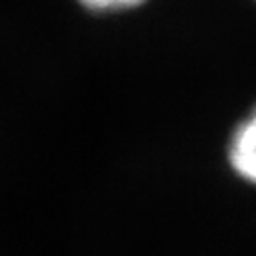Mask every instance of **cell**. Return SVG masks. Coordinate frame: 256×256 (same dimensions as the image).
Instances as JSON below:
<instances>
[{"label": "cell", "mask_w": 256, "mask_h": 256, "mask_svg": "<svg viewBox=\"0 0 256 256\" xmlns=\"http://www.w3.org/2000/svg\"><path fill=\"white\" fill-rule=\"evenodd\" d=\"M228 160L240 178L256 184V107L234 130L228 144Z\"/></svg>", "instance_id": "obj_1"}, {"label": "cell", "mask_w": 256, "mask_h": 256, "mask_svg": "<svg viewBox=\"0 0 256 256\" xmlns=\"http://www.w3.org/2000/svg\"><path fill=\"white\" fill-rule=\"evenodd\" d=\"M79 2L93 12H117V10L134 8L142 4L144 0H79Z\"/></svg>", "instance_id": "obj_2"}]
</instances>
